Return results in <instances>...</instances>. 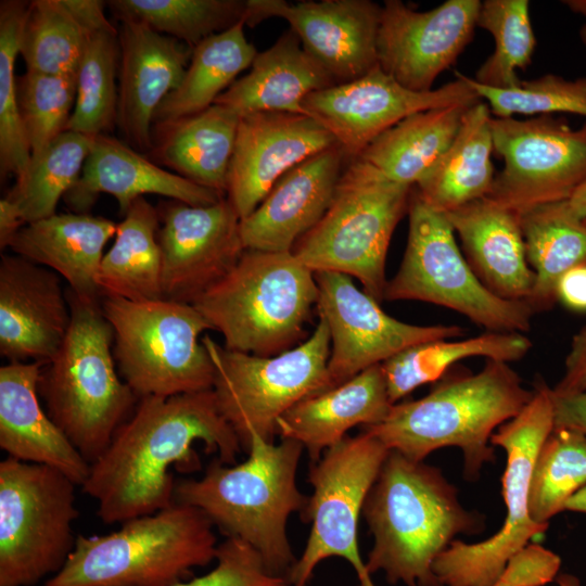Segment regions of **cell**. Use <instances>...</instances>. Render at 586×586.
<instances>
[{"mask_svg": "<svg viewBox=\"0 0 586 586\" xmlns=\"http://www.w3.org/2000/svg\"><path fill=\"white\" fill-rule=\"evenodd\" d=\"M196 442L226 464L243 450L214 390L141 397L80 487L105 524L155 513L175 502L171 468H199Z\"/></svg>", "mask_w": 586, "mask_h": 586, "instance_id": "6da1fadb", "label": "cell"}, {"mask_svg": "<svg viewBox=\"0 0 586 586\" xmlns=\"http://www.w3.org/2000/svg\"><path fill=\"white\" fill-rule=\"evenodd\" d=\"M374 542L366 569L390 584L443 586L435 559L459 534L483 531L484 518L460 504L442 471L390 450L362 509Z\"/></svg>", "mask_w": 586, "mask_h": 586, "instance_id": "7a4b0ae2", "label": "cell"}, {"mask_svg": "<svg viewBox=\"0 0 586 586\" xmlns=\"http://www.w3.org/2000/svg\"><path fill=\"white\" fill-rule=\"evenodd\" d=\"M303 450L293 440L275 444L252 434L245 461L218 460L201 479L176 483L175 501L200 509L228 537L251 545L272 574L288 578L297 558L286 522L307 502L296 485Z\"/></svg>", "mask_w": 586, "mask_h": 586, "instance_id": "3957f363", "label": "cell"}, {"mask_svg": "<svg viewBox=\"0 0 586 586\" xmlns=\"http://www.w3.org/2000/svg\"><path fill=\"white\" fill-rule=\"evenodd\" d=\"M533 393L508 362L486 359L477 373L444 379L425 396L394 404L382 422L362 431L413 461L458 447L466 479L475 480L495 460L494 430L515 417Z\"/></svg>", "mask_w": 586, "mask_h": 586, "instance_id": "277c9868", "label": "cell"}, {"mask_svg": "<svg viewBox=\"0 0 586 586\" xmlns=\"http://www.w3.org/2000/svg\"><path fill=\"white\" fill-rule=\"evenodd\" d=\"M67 334L39 382L46 410L69 442L92 463L129 418L136 394L118 374L114 331L101 301H86L66 288Z\"/></svg>", "mask_w": 586, "mask_h": 586, "instance_id": "5b68a950", "label": "cell"}, {"mask_svg": "<svg viewBox=\"0 0 586 586\" xmlns=\"http://www.w3.org/2000/svg\"><path fill=\"white\" fill-rule=\"evenodd\" d=\"M315 272L291 252L245 250L232 270L192 305L229 351L270 357L308 336L317 308Z\"/></svg>", "mask_w": 586, "mask_h": 586, "instance_id": "8992f818", "label": "cell"}, {"mask_svg": "<svg viewBox=\"0 0 586 586\" xmlns=\"http://www.w3.org/2000/svg\"><path fill=\"white\" fill-rule=\"evenodd\" d=\"M214 524L175 501L105 535H79L62 569L42 586H169L215 561Z\"/></svg>", "mask_w": 586, "mask_h": 586, "instance_id": "52a82bcc", "label": "cell"}, {"mask_svg": "<svg viewBox=\"0 0 586 586\" xmlns=\"http://www.w3.org/2000/svg\"><path fill=\"white\" fill-rule=\"evenodd\" d=\"M412 188L388 180L359 158L348 160L329 208L291 253L313 272L356 278L380 303L388 245L408 212Z\"/></svg>", "mask_w": 586, "mask_h": 586, "instance_id": "ba28073f", "label": "cell"}, {"mask_svg": "<svg viewBox=\"0 0 586 586\" xmlns=\"http://www.w3.org/2000/svg\"><path fill=\"white\" fill-rule=\"evenodd\" d=\"M101 306L117 370L137 397L213 390L215 364L200 339L211 327L192 304L103 297Z\"/></svg>", "mask_w": 586, "mask_h": 586, "instance_id": "9c48e42d", "label": "cell"}, {"mask_svg": "<svg viewBox=\"0 0 586 586\" xmlns=\"http://www.w3.org/2000/svg\"><path fill=\"white\" fill-rule=\"evenodd\" d=\"M407 214L406 250L386 283L384 300L436 304L487 331L524 333L531 329L535 314L531 305L502 298L485 286L460 252L446 213L426 203L415 187Z\"/></svg>", "mask_w": 586, "mask_h": 586, "instance_id": "30bf717a", "label": "cell"}, {"mask_svg": "<svg viewBox=\"0 0 586 586\" xmlns=\"http://www.w3.org/2000/svg\"><path fill=\"white\" fill-rule=\"evenodd\" d=\"M533 396L522 410L501 424L491 445L507 455L502 496L507 508L500 530L485 540L467 544L455 539L433 562L432 570L443 586H493L508 562L548 525L532 520L528 494L537 453L553 430L551 387L537 380Z\"/></svg>", "mask_w": 586, "mask_h": 586, "instance_id": "8fae6325", "label": "cell"}, {"mask_svg": "<svg viewBox=\"0 0 586 586\" xmlns=\"http://www.w3.org/2000/svg\"><path fill=\"white\" fill-rule=\"evenodd\" d=\"M76 486L48 466L0 462V586H34L62 569L77 538Z\"/></svg>", "mask_w": 586, "mask_h": 586, "instance_id": "7c38bea8", "label": "cell"}, {"mask_svg": "<svg viewBox=\"0 0 586 586\" xmlns=\"http://www.w3.org/2000/svg\"><path fill=\"white\" fill-rule=\"evenodd\" d=\"M216 368L219 408L247 451L252 434L273 442L277 421L301 400L330 388L331 340L319 317L311 334L282 354L264 357L229 351L202 337Z\"/></svg>", "mask_w": 586, "mask_h": 586, "instance_id": "4fadbf2b", "label": "cell"}, {"mask_svg": "<svg viewBox=\"0 0 586 586\" xmlns=\"http://www.w3.org/2000/svg\"><path fill=\"white\" fill-rule=\"evenodd\" d=\"M375 436L361 431L345 436L311 462L303 520L311 523L302 556L288 574L290 585L306 586L324 559L340 557L355 570L358 586H375L360 557L358 520L366 498L388 454Z\"/></svg>", "mask_w": 586, "mask_h": 586, "instance_id": "5bb4252c", "label": "cell"}, {"mask_svg": "<svg viewBox=\"0 0 586 586\" xmlns=\"http://www.w3.org/2000/svg\"><path fill=\"white\" fill-rule=\"evenodd\" d=\"M494 153L504 161L487 198L519 215L564 201L586 180V122L555 115L492 117Z\"/></svg>", "mask_w": 586, "mask_h": 586, "instance_id": "9a60e30c", "label": "cell"}, {"mask_svg": "<svg viewBox=\"0 0 586 586\" xmlns=\"http://www.w3.org/2000/svg\"><path fill=\"white\" fill-rule=\"evenodd\" d=\"M317 313L329 329L330 388L359 372L384 362L403 349L443 339H457L464 330L457 324L419 326L387 315L372 296L359 290L347 275L315 272Z\"/></svg>", "mask_w": 586, "mask_h": 586, "instance_id": "2e32d148", "label": "cell"}, {"mask_svg": "<svg viewBox=\"0 0 586 586\" xmlns=\"http://www.w3.org/2000/svg\"><path fill=\"white\" fill-rule=\"evenodd\" d=\"M480 100L458 72L454 81L416 92L377 66L358 79L310 93L302 106L354 158L377 137L412 114Z\"/></svg>", "mask_w": 586, "mask_h": 586, "instance_id": "e0dca14e", "label": "cell"}, {"mask_svg": "<svg viewBox=\"0 0 586 586\" xmlns=\"http://www.w3.org/2000/svg\"><path fill=\"white\" fill-rule=\"evenodd\" d=\"M157 211L163 298L192 304L227 276L245 251L241 218L227 196L206 206L173 200Z\"/></svg>", "mask_w": 586, "mask_h": 586, "instance_id": "ac0fdd59", "label": "cell"}, {"mask_svg": "<svg viewBox=\"0 0 586 586\" xmlns=\"http://www.w3.org/2000/svg\"><path fill=\"white\" fill-rule=\"evenodd\" d=\"M481 3L447 0L416 11L400 0H386L377 41L379 66L412 91H431L472 40Z\"/></svg>", "mask_w": 586, "mask_h": 586, "instance_id": "d6986e66", "label": "cell"}, {"mask_svg": "<svg viewBox=\"0 0 586 586\" xmlns=\"http://www.w3.org/2000/svg\"><path fill=\"white\" fill-rule=\"evenodd\" d=\"M382 7L370 0H246L244 24L284 18L305 51L335 85L358 79L379 66L377 41Z\"/></svg>", "mask_w": 586, "mask_h": 586, "instance_id": "ffe728a7", "label": "cell"}, {"mask_svg": "<svg viewBox=\"0 0 586 586\" xmlns=\"http://www.w3.org/2000/svg\"><path fill=\"white\" fill-rule=\"evenodd\" d=\"M336 143L322 125L305 114H243L229 164L226 196L243 219L286 171Z\"/></svg>", "mask_w": 586, "mask_h": 586, "instance_id": "44dd1931", "label": "cell"}, {"mask_svg": "<svg viewBox=\"0 0 586 586\" xmlns=\"http://www.w3.org/2000/svg\"><path fill=\"white\" fill-rule=\"evenodd\" d=\"M71 324L62 278L20 255L0 259V355L8 362L48 364Z\"/></svg>", "mask_w": 586, "mask_h": 586, "instance_id": "7402d4cb", "label": "cell"}, {"mask_svg": "<svg viewBox=\"0 0 586 586\" xmlns=\"http://www.w3.org/2000/svg\"><path fill=\"white\" fill-rule=\"evenodd\" d=\"M116 125L127 143L150 152L154 114L186 74L192 49L148 25L122 21Z\"/></svg>", "mask_w": 586, "mask_h": 586, "instance_id": "603a6c76", "label": "cell"}, {"mask_svg": "<svg viewBox=\"0 0 586 586\" xmlns=\"http://www.w3.org/2000/svg\"><path fill=\"white\" fill-rule=\"evenodd\" d=\"M348 160L336 143L286 171L256 209L240 220L244 249L291 252L329 208Z\"/></svg>", "mask_w": 586, "mask_h": 586, "instance_id": "cb8c5ba5", "label": "cell"}, {"mask_svg": "<svg viewBox=\"0 0 586 586\" xmlns=\"http://www.w3.org/2000/svg\"><path fill=\"white\" fill-rule=\"evenodd\" d=\"M100 193L114 196L122 215L144 194L163 195L193 206L212 205L225 198L163 169L107 135L93 137L81 174L64 199L75 213H87Z\"/></svg>", "mask_w": 586, "mask_h": 586, "instance_id": "d4e9b609", "label": "cell"}, {"mask_svg": "<svg viewBox=\"0 0 586 586\" xmlns=\"http://www.w3.org/2000/svg\"><path fill=\"white\" fill-rule=\"evenodd\" d=\"M44 365L25 361L0 367V447L8 457L51 467L81 486L90 463L39 402Z\"/></svg>", "mask_w": 586, "mask_h": 586, "instance_id": "484cf974", "label": "cell"}, {"mask_svg": "<svg viewBox=\"0 0 586 586\" xmlns=\"http://www.w3.org/2000/svg\"><path fill=\"white\" fill-rule=\"evenodd\" d=\"M446 216L485 286L502 298L527 302L535 273L527 262L520 215L485 196Z\"/></svg>", "mask_w": 586, "mask_h": 586, "instance_id": "4316f807", "label": "cell"}, {"mask_svg": "<svg viewBox=\"0 0 586 586\" xmlns=\"http://www.w3.org/2000/svg\"><path fill=\"white\" fill-rule=\"evenodd\" d=\"M392 406L381 364L375 365L294 405L278 419L277 435L302 444L316 462L349 429L382 422Z\"/></svg>", "mask_w": 586, "mask_h": 586, "instance_id": "83f0119b", "label": "cell"}, {"mask_svg": "<svg viewBox=\"0 0 586 586\" xmlns=\"http://www.w3.org/2000/svg\"><path fill=\"white\" fill-rule=\"evenodd\" d=\"M116 228L113 220L87 213L54 214L22 227L9 247L56 272L81 300L101 301L95 277Z\"/></svg>", "mask_w": 586, "mask_h": 586, "instance_id": "f1b7e54d", "label": "cell"}, {"mask_svg": "<svg viewBox=\"0 0 586 586\" xmlns=\"http://www.w3.org/2000/svg\"><path fill=\"white\" fill-rule=\"evenodd\" d=\"M334 85L290 28L269 49L257 53L250 73L235 80L214 104L232 109L240 115L254 112L305 114L302 106L305 98Z\"/></svg>", "mask_w": 586, "mask_h": 586, "instance_id": "f546056e", "label": "cell"}, {"mask_svg": "<svg viewBox=\"0 0 586 586\" xmlns=\"http://www.w3.org/2000/svg\"><path fill=\"white\" fill-rule=\"evenodd\" d=\"M240 114L213 104L194 115L153 127L155 163L226 196Z\"/></svg>", "mask_w": 586, "mask_h": 586, "instance_id": "4dcf8cb0", "label": "cell"}, {"mask_svg": "<svg viewBox=\"0 0 586 586\" xmlns=\"http://www.w3.org/2000/svg\"><path fill=\"white\" fill-rule=\"evenodd\" d=\"M492 117L486 102L472 104L448 149L415 187L432 207L449 213L489 194L495 179Z\"/></svg>", "mask_w": 586, "mask_h": 586, "instance_id": "1f68e13d", "label": "cell"}, {"mask_svg": "<svg viewBox=\"0 0 586 586\" xmlns=\"http://www.w3.org/2000/svg\"><path fill=\"white\" fill-rule=\"evenodd\" d=\"M472 104L412 114L377 137L356 158L393 182L416 187L448 149Z\"/></svg>", "mask_w": 586, "mask_h": 586, "instance_id": "d6a6232c", "label": "cell"}, {"mask_svg": "<svg viewBox=\"0 0 586 586\" xmlns=\"http://www.w3.org/2000/svg\"><path fill=\"white\" fill-rule=\"evenodd\" d=\"M123 216L95 277L100 295L133 302L161 300L158 211L142 196Z\"/></svg>", "mask_w": 586, "mask_h": 586, "instance_id": "836d02e7", "label": "cell"}, {"mask_svg": "<svg viewBox=\"0 0 586 586\" xmlns=\"http://www.w3.org/2000/svg\"><path fill=\"white\" fill-rule=\"evenodd\" d=\"M527 262L535 283L527 301L536 313L557 302L559 279L571 268L586 263V219L568 200L546 203L520 214Z\"/></svg>", "mask_w": 586, "mask_h": 586, "instance_id": "e575fe53", "label": "cell"}, {"mask_svg": "<svg viewBox=\"0 0 586 586\" xmlns=\"http://www.w3.org/2000/svg\"><path fill=\"white\" fill-rule=\"evenodd\" d=\"M244 22L202 40L192 49L180 85L157 107L153 127L200 113L212 106L258 53L244 35Z\"/></svg>", "mask_w": 586, "mask_h": 586, "instance_id": "d590c367", "label": "cell"}, {"mask_svg": "<svg viewBox=\"0 0 586 586\" xmlns=\"http://www.w3.org/2000/svg\"><path fill=\"white\" fill-rule=\"evenodd\" d=\"M532 342L523 333L487 331L460 340L443 339L403 349L381 364L391 403L422 384L437 381L456 362L469 357L505 362L523 358Z\"/></svg>", "mask_w": 586, "mask_h": 586, "instance_id": "8d00e7d4", "label": "cell"}, {"mask_svg": "<svg viewBox=\"0 0 586 586\" xmlns=\"http://www.w3.org/2000/svg\"><path fill=\"white\" fill-rule=\"evenodd\" d=\"M93 137L66 130L39 154L31 156L26 170L16 177L9 200L25 225L50 217L59 201L78 180Z\"/></svg>", "mask_w": 586, "mask_h": 586, "instance_id": "74e56055", "label": "cell"}, {"mask_svg": "<svg viewBox=\"0 0 586 586\" xmlns=\"http://www.w3.org/2000/svg\"><path fill=\"white\" fill-rule=\"evenodd\" d=\"M90 30L68 0L30 1L20 38L27 72L77 75Z\"/></svg>", "mask_w": 586, "mask_h": 586, "instance_id": "f35d334b", "label": "cell"}, {"mask_svg": "<svg viewBox=\"0 0 586 586\" xmlns=\"http://www.w3.org/2000/svg\"><path fill=\"white\" fill-rule=\"evenodd\" d=\"M119 37L111 23L90 30L77 72L75 106L66 130L105 135L117 120Z\"/></svg>", "mask_w": 586, "mask_h": 586, "instance_id": "ab89813d", "label": "cell"}, {"mask_svg": "<svg viewBox=\"0 0 586 586\" xmlns=\"http://www.w3.org/2000/svg\"><path fill=\"white\" fill-rule=\"evenodd\" d=\"M115 17L148 25L193 49L209 36L245 21L242 0H113Z\"/></svg>", "mask_w": 586, "mask_h": 586, "instance_id": "60d3db41", "label": "cell"}, {"mask_svg": "<svg viewBox=\"0 0 586 586\" xmlns=\"http://www.w3.org/2000/svg\"><path fill=\"white\" fill-rule=\"evenodd\" d=\"M586 485V435L553 428L534 461L528 509L533 521L548 525L566 501Z\"/></svg>", "mask_w": 586, "mask_h": 586, "instance_id": "b9f144b4", "label": "cell"}, {"mask_svg": "<svg viewBox=\"0 0 586 586\" xmlns=\"http://www.w3.org/2000/svg\"><path fill=\"white\" fill-rule=\"evenodd\" d=\"M477 27L495 42L493 53L477 68L473 79L485 87L510 89L520 85L517 71L526 68L536 47L527 0H485Z\"/></svg>", "mask_w": 586, "mask_h": 586, "instance_id": "7bdbcfd3", "label": "cell"}, {"mask_svg": "<svg viewBox=\"0 0 586 586\" xmlns=\"http://www.w3.org/2000/svg\"><path fill=\"white\" fill-rule=\"evenodd\" d=\"M29 2L4 0L0 3V171L22 175L31 158L21 123L15 61L20 54L21 31Z\"/></svg>", "mask_w": 586, "mask_h": 586, "instance_id": "ee69618b", "label": "cell"}, {"mask_svg": "<svg viewBox=\"0 0 586 586\" xmlns=\"http://www.w3.org/2000/svg\"><path fill=\"white\" fill-rule=\"evenodd\" d=\"M16 88L21 123L34 156L66 131L76 101L77 75L26 71L16 77Z\"/></svg>", "mask_w": 586, "mask_h": 586, "instance_id": "f6af8a7d", "label": "cell"}, {"mask_svg": "<svg viewBox=\"0 0 586 586\" xmlns=\"http://www.w3.org/2000/svg\"><path fill=\"white\" fill-rule=\"evenodd\" d=\"M464 79L486 102L493 117L557 113L586 117V76L571 80L559 75L545 74L536 79L521 80L518 87L510 89L485 87L466 75Z\"/></svg>", "mask_w": 586, "mask_h": 586, "instance_id": "bcb514c9", "label": "cell"}, {"mask_svg": "<svg viewBox=\"0 0 586 586\" xmlns=\"http://www.w3.org/2000/svg\"><path fill=\"white\" fill-rule=\"evenodd\" d=\"M214 562L206 574L169 586H290L286 577L267 569L251 545L235 537L218 545Z\"/></svg>", "mask_w": 586, "mask_h": 586, "instance_id": "7dc6e473", "label": "cell"}, {"mask_svg": "<svg viewBox=\"0 0 586 586\" xmlns=\"http://www.w3.org/2000/svg\"><path fill=\"white\" fill-rule=\"evenodd\" d=\"M560 565L558 555L538 544H528L508 562L493 586H544L553 581ZM558 584L581 586L579 581L571 575H561Z\"/></svg>", "mask_w": 586, "mask_h": 586, "instance_id": "c3c4849f", "label": "cell"}, {"mask_svg": "<svg viewBox=\"0 0 586 586\" xmlns=\"http://www.w3.org/2000/svg\"><path fill=\"white\" fill-rule=\"evenodd\" d=\"M551 391L557 396L586 391V326L574 334L565 357L563 375Z\"/></svg>", "mask_w": 586, "mask_h": 586, "instance_id": "681fc988", "label": "cell"}, {"mask_svg": "<svg viewBox=\"0 0 586 586\" xmlns=\"http://www.w3.org/2000/svg\"><path fill=\"white\" fill-rule=\"evenodd\" d=\"M556 297L568 309L586 313V263L571 268L559 279Z\"/></svg>", "mask_w": 586, "mask_h": 586, "instance_id": "f907efd6", "label": "cell"}, {"mask_svg": "<svg viewBox=\"0 0 586 586\" xmlns=\"http://www.w3.org/2000/svg\"><path fill=\"white\" fill-rule=\"evenodd\" d=\"M552 402L553 428L571 429L586 435V391L566 396L552 394Z\"/></svg>", "mask_w": 586, "mask_h": 586, "instance_id": "816d5d0a", "label": "cell"}, {"mask_svg": "<svg viewBox=\"0 0 586 586\" xmlns=\"http://www.w3.org/2000/svg\"><path fill=\"white\" fill-rule=\"evenodd\" d=\"M25 226L16 207L5 198L0 200V250L9 247L13 237Z\"/></svg>", "mask_w": 586, "mask_h": 586, "instance_id": "f5cc1de1", "label": "cell"}, {"mask_svg": "<svg viewBox=\"0 0 586 586\" xmlns=\"http://www.w3.org/2000/svg\"><path fill=\"white\" fill-rule=\"evenodd\" d=\"M568 203L578 216L586 219V180L568 199Z\"/></svg>", "mask_w": 586, "mask_h": 586, "instance_id": "db71d44e", "label": "cell"}, {"mask_svg": "<svg viewBox=\"0 0 586 586\" xmlns=\"http://www.w3.org/2000/svg\"><path fill=\"white\" fill-rule=\"evenodd\" d=\"M562 3L573 13L586 17V0H564ZM579 40L586 48V23L579 28Z\"/></svg>", "mask_w": 586, "mask_h": 586, "instance_id": "11a10c76", "label": "cell"}, {"mask_svg": "<svg viewBox=\"0 0 586 586\" xmlns=\"http://www.w3.org/2000/svg\"><path fill=\"white\" fill-rule=\"evenodd\" d=\"M564 511L586 513V485L566 501Z\"/></svg>", "mask_w": 586, "mask_h": 586, "instance_id": "9f6ffc18", "label": "cell"}, {"mask_svg": "<svg viewBox=\"0 0 586 586\" xmlns=\"http://www.w3.org/2000/svg\"><path fill=\"white\" fill-rule=\"evenodd\" d=\"M290 586H296V585H290Z\"/></svg>", "mask_w": 586, "mask_h": 586, "instance_id": "6f0895ef", "label": "cell"}]
</instances>
